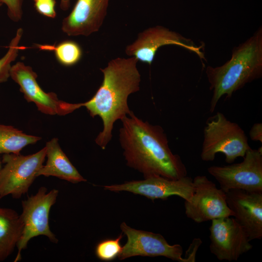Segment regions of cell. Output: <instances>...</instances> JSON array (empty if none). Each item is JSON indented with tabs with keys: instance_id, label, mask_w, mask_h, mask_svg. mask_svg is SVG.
Instances as JSON below:
<instances>
[{
	"instance_id": "6da1fadb",
	"label": "cell",
	"mask_w": 262,
	"mask_h": 262,
	"mask_svg": "<svg viewBox=\"0 0 262 262\" xmlns=\"http://www.w3.org/2000/svg\"><path fill=\"white\" fill-rule=\"evenodd\" d=\"M121 121L119 141L128 166L144 178L159 176L177 180L187 176L185 165L171 150L162 127L143 121L132 111Z\"/></svg>"
},
{
	"instance_id": "7a4b0ae2",
	"label": "cell",
	"mask_w": 262,
	"mask_h": 262,
	"mask_svg": "<svg viewBox=\"0 0 262 262\" xmlns=\"http://www.w3.org/2000/svg\"><path fill=\"white\" fill-rule=\"evenodd\" d=\"M138 61L134 57L116 58L110 61L104 68L101 85L89 100L78 103L85 107L90 115L99 116L103 130L95 139L96 143L105 149L112 137L114 124L131 112L128 104L130 95L140 89L141 75L137 69Z\"/></svg>"
},
{
	"instance_id": "3957f363",
	"label": "cell",
	"mask_w": 262,
	"mask_h": 262,
	"mask_svg": "<svg viewBox=\"0 0 262 262\" xmlns=\"http://www.w3.org/2000/svg\"><path fill=\"white\" fill-rule=\"evenodd\" d=\"M206 73L210 90L213 92L210 103L212 113L223 96L229 99L247 83L262 77V27L244 43L233 48L229 61L220 66H207Z\"/></svg>"
},
{
	"instance_id": "277c9868",
	"label": "cell",
	"mask_w": 262,
	"mask_h": 262,
	"mask_svg": "<svg viewBox=\"0 0 262 262\" xmlns=\"http://www.w3.org/2000/svg\"><path fill=\"white\" fill-rule=\"evenodd\" d=\"M203 136L200 157L205 162L213 161L217 153H222L226 162L231 164L236 158H243L250 148L242 128L220 112L208 119Z\"/></svg>"
},
{
	"instance_id": "5b68a950",
	"label": "cell",
	"mask_w": 262,
	"mask_h": 262,
	"mask_svg": "<svg viewBox=\"0 0 262 262\" xmlns=\"http://www.w3.org/2000/svg\"><path fill=\"white\" fill-rule=\"evenodd\" d=\"M46 157V147L35 153L22 155L4 154V167L0 170V198L11 195L19 198L27 193L37 177Z\"/></svg>"
},
{
	"instance_id": "8992f818",
	"label": "cell",
	"mask_w": 262,
	"mask_h": 262,
	"mask_svg": "<svg viewBox=\"0 0 262 262\" xmlns=\"http://www.w3.org/2000/svg\"><path fill=\"white\" fill-rule=\"evenodd\" d=\"M58 192V190L52 189L47 193L46 188L41 187L35 195L22 201L23 212L20 216L23 228L16 246L18 252L15 262L21 259V251L33 237L44 235L52 242H57L58 240L49 228V214L51 207L56 202Z\"/></svg>"
},
{
	"instance_id": "52a82bcc",
	"label": "cell",
	"mask_w": 262,
	"mask_h": 262,
	"mask_svg": "<svg viewBox=\"0 0 262 262\" xmlns=\"http://www.w3.org/2000/svg\"><path fill=\"white\" fill-rule=\"evenodd\" d=\"M207 171L225 193L232 189L262 192V147H250L240 163L213 165Z\"/></svg>"
},
{
	"instance_id": "ba28073f",
	"label": "cell",
	"mask_w": 262,
	"mask_h": 262,
	"mask_svg": "<svg viewBox=\"0 0 262 262\" xmlns=\"http://www.w3.org/2000/svg\"><path fill=\"white\" fill-rule=\"evenodd\" d=\"M194 192L189 201H185L187 217L200 223L223 217L233 216L226 201V193L204 175L193 179Z\"/></svg>"
},
{
	"instance_id": "9c48e42d",
	"label": "cell",
	"mask_w": 262,
	"mask_h": 262,
	"mask_svg": "<svg viewBox=\"0 0 262 262\" xmlns=\"http://www.w3.org/2000/svg\"><path fill=\"white\" fill-rule=\"evenodd\" d=\"M165 45H176L196 53L201 60H206L201 49L203 45L196 46L193 41L164 27L157 25L144 30L137 39L128 45L126 54L138 61L151 65L158 49Z\"/></svg>"
},
{
	"instance_id": "30bf717a",
	"label": "cell",
	"mask_w": 262,
	"mask_h": 262,
	"mask_svg": "<svg viewBox=\"0 0 262 262\" xmlns=\"http://www.w3.org/2000/svg\"><path fill=\"white\" fill-rule=\"evenodd\" d=\"M10 77L19 85L26 100L33 102L38 110L44 114L65 115L79 109L77 103L60 100L53 92H45L36 81V73L23 62H18L12 66Z\"/></svg>"
},
{
	"instance_id": "8fae6325",
	"label": "cell",
	"mask_w": 262,
	"mask_h": 262,
	"mask_svg": "<svg viewBox=\"0 0 262 262\" xmlns=\"http://www.w3.org/2000/svg\"><path fill=\"white\" fill-rule=\"evenodd\" d=\"M120 229L127 241L118 256L120 260L137 256H163L179 262H190L186 257H182L183 249L180 245L169 244L159 233L137 230L125 222L121 224Z\"/></svg>"
},
{
	"instance_id": "7c38bea8",
	"label": "cell",
	"mask_w": 262,
	"mask_h": 262,
	"mask_svg": "<svg viewBox=\"0 0 262 262\" xmlns=\"http://www.w3.org/2000/svg\"><path fill=\"white\" fill-rule=\"evenodd\" d=\"M210 250L220 261H237L253 247L246 232L232 216L212 220Z\"/></svg>"
},
{
	"instance_id": "4fadbf2b",
	"label": "cell",
	"mask_w": 262,
	"mask_h": 262,
	"mask_svg": "<svg viewBox=\"0 0 262 262\" xmlns=\"http://www.w3.org/2000/svg\"><path fill=\"white\" fill-rule=\"evenodd\" d=\"M106 190L127 191L144 196L153 201L179 196L185 201L191 198L194 192L193 179L187 176L173 180L159 176L145 178L143 180L127 181L122 184L103 186Z\"/></svg>"
},
{
	"instance_id": "5bb4252c",
	"label": "cell",
	"mask_w": 262,
	"mask_h": 262,
	"mask_svg": "<svg viewBox=\"0 0 262 262\" xmlns=\"http://www.w3.org/2000/svg\"><path fill=\"white\" fill-rule=\"evenodd\" d=\"M233 217L250 241L262 238V192L232 189L226 192Z\"/></svg>"
},
{
	"instance_id": "9a60e30c",
	"label": "cell",
	"mask_w": 262,
	"mask_h": 262,
	"mask_svg": "<svg viewBox=\"0 0 262 262\" xmlns=\"http://www.w3.org/2000/svg\"><path fill=\"white\" fill-rule=\"evenodd\" d=\"M110 0H77L70 14L64 18L62 31L68 36H88L101 28Z\"/></svg>"
},
{
	"instance_id": "2e32d148",
	"label": "cell",
	"mask_w": 262,
	"mask_h": 262,
	"mask_svg": "<svg viewBox=\"0 0 262 262\" xmlns=\"http://www.w3.org/2000/svg\"><path fill=\"white\" fill-rule=\"evenodd\" d=\"M46 147L47 161L38 171L37 177L53 176L72 183L86 181L63 151L57 138L47 142Z\"/></svg>"
},
{
	"instance_id": "e0dca14e",
	"label": "cell",
	"mask_w": 262,
	"mask_h": 262,
	"mask_svg": "<svg viewBox=\"0 0 262 262\" xmlns=\"http://www.w3.org/2000/svg\"><path fill=\"white\" fill-rule=\"evenodd\" d=\"M23 224L14 210L0 207V261L12 253L21 237Z\"/></svg>"
},
{
	"instance_id": "ac0fdd59",
	"label": "cell",
	"mask_w": 262,
	"mask_h": 262,
	"mask_svg": "<svg viewBox=\"0 0 262 262\" xmlns=\"http://www.w3.org/2000/svg\"><path fill=\"white\" fill-rule=\"evenodd\" d=\"M40 139L39 137L25 134L12 126L0 124V154H20L23 147Z\"/></svg>"
},
{
	"instance_id": "d6986e66",
	"label": "cell",
	"mask_w": 262,
	"mask_h": 262,
	"mask_svg": "<svg viewBox=\"0 0 262 262\" xmlns=\"http://www.w3.org/2000/svg\"><path fill=\"white\" fill-rule=\"evenodd\" d=\"M40 49L53 50L58 61L62 65L69 66L78 63L82 57V51L80 46L72 40H66L56 46H40Z\"/></svg>"
},
{
	"instance_id": "ffe728a7",
	"label": "cell",
	"mask_w": 262,
	"mask_h": 262,
	"mask_svg": "<svg viewBox=\"0 0 262 262\" xmlns=\"http://www.w3.org/2000/svg\"><path fill=\"white\" fill-rule=\"evenodd\" d=\"M23 34V30L20 28L11 40L6 53L0 59V83L5 82L10 77L11 64L17 58L19 51L24 48L19 46Z\"/></svg>"
},
{
	"instance_id": "44dd1931",
	"label": "cell",
	"mask_w": 262,
	"mask_h": 262,
	"mask_svg": "<svg viewBox=\"0 0 262 262\" xmlns=\"http://www.w3.org/2000/svg\"><path fill=\"white\" fill-rule=\"evenodd\" d=\"M123 236L121 234L115 239H107L99 242L96 246L95 254L103 261H111L120 254L122 247L120 241Z\"/></svg>"
},
{
	"instance_id": "7402d4cb",
	"label": "cell",
	"mask_w": 262,
	"mask_h": 262,
	"mask_svg": "<svg viewBox=\"0 0 262 262\" xmlns=\"http://www.w3.org/2000/svg\"><path fill=\"white\" fill-rule=\"evenodd\" d=\"M7 7V15L9 18L14 22L21 20L22 15L23 0H1Z\"/></svg>"
},
{
	"instance_id": "603a6c76",
	"label": "cell",
	"mask_w": 262,
	"mask_h": 262,
	"mask_svg": "<svg viewBox=\"0 0 262 262\" xmlns=\"http://www.w3.org/2000/svg\"><path fill=\"white\" fill-rule=\"evenodd\" d=\"M55 3V0H37L35 1L34 6L39 14L48 17L54 18L56 16Z\"/></svg>"
},
{
	"instance_id": "cb8c5ba5",
	"label": "cell",
	"mask_w": 262,
	"mask_h": 262,
	"mask_svg": "<svg viewBox=\"0 0 262 262\" xmlns=\"http://www.w3.org/2000/svg\"><path fill=\"white\" fill-rule=\"evenodd\" d=\"M250 139L254 141H259L262 143V124L255 123L249 131Z\"/></svg>"
},
{
	"instance_id": "d4e9b609",
	"label": "cell",
	"mask_w": 262,
	"mask_h": 262,
	"mask_svg": "<svg viewBox=\"0 0 262 262\" xmlns=\"http://www.w3.org/2000/svg\"><path fill=\"white\" fill-rule=\"evenodd\" d=\"M70 0H60V7L63 11H66L70 7Z\"/></svg>"
},
{
	"instance_id": "484cf974",
	"label": "cell",
	"mask_w": 262,
	"mask_h": 262,
	"mask_svg": "<svg viewBox=\"0 0 262 262\" xmlns=\"http://www.w3.org/2000/svg\"><path fill=\"white\" fill-rule=\"evenodd\" d=\"M3 3L1 1V0H0V7L2 5Z\"/></svg>"
},
{
	"instance_id": "4316f807",
	"label": "cell",
	"mask_w": 262,
	"mask_h": 262,
	"mask_svg": "<svg viewBox=\"0 0 262 262\" xmlns=\"http://www.w3.org/2000/svg\"></svg>"
},
{
	"instance_id": "83f0119b",
	"label": "cell",
	"mask_w": 262,
	"mask_h": 262,
	"mask_svg": "<svg viewBox=\"0 0 262 262\" xmlns=\"http://www.w3.org/2000/svg\"><path fill=\"white\" fill-rule=\"evenodd\" d=\"M35 0H34V1H35Z\"/></svg>"
}]
</instances>
